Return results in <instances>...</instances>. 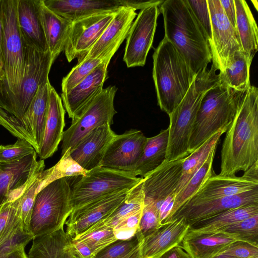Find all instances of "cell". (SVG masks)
I'll return each instance as SVG.
<instances>
[{"label": "cell", "instance_id": "74e56055", "mask_svg": "<svg viewBox=\"0 0 258 258\" xmlns=\"http://www.w3.org/2000/svg\"><path fill=\"white\" fill-rule=\"evenodd\" d=\"M87 171L73 159L69 149L62 155L60 159L55 165L41 172L37 193L54 180L64 177L83 176Z\"/></svg>", "mask_w": 258, "mask_h": 258}, {"label": "cell", "instance_id": "7bdbcfd3", "mask_svg": "<svg viewBox=\"0 0 258 258\" xmlns=\"http://www.w3.org/2000/svg\"><path fill=\"white\" fill-rule=\"evenodd\" d=\"M106 60L109 59L90 58L85 59L79 63H77L62 79V92H66L74 88L91 74L100 63Z\"/></svg>", "mask_w": 258, "mask_h": 258}, {"label": "cell", "instance_id": "8992f818", "mask_svg": "<svg viewBox=\"0 0 258 258\" xmlns=\"http://www.w3.org/2000/svg\"><path fill=\"white\" fill-rule=\"evenodd\" d=\"M24 73L14 93L0 82V108L17 118H21L28 108L39 85L48 78L54 62L49 50L39 51L23 42Z\"/></svg>", "mask_w": 258, "mask_h": 258}, {"label": "cell", "instance_id": "9a60e30c", "mask_svg": "<svg viewBox=\"0 0 258 258\" xmlns=\"http://www.w3.org/2000/svg\"><path fill=\"white\" fill-rule=\"evenodd\" d=\"M251 204H258V187L231 196L187 202L162 224L183 218L190 226L228 210Z\"/></svg>", "mask_w": 258, "mask_h": 258}, {"label": "cell", "instance_id": "6125c7cd", "mask_svg": "<svg viewBox=\"0 0 258 258\" xmlns=\"http://www.w3.org/2000/svg\"><path fill=\"white\" fill-rule=\"evenodd\" d=\"M66 245V246H67ZM65 248L68 250V258H75L74 256H73L71 253H70V252L69 251V250L66 248V247H65Z\"/></svg>", "mask_w": 258, "mask_h": 258}, {"label": "cell", "instance_id": "f6af8a7d", "mask_svg": "<svg viewBox=\"0 0 258 258\" xmlns=\"http://www.w3.org/2000/svg\"><path fill=\"white\" fill-rule=\"evenodd\" d=\"M159 211L150 201L144 202L141 218L138 232L143 238L161 226Z\"/></svg>", "mask_w": 258, "mask_h": 258}, {"label": "cell", "instance_id": "44dd1931", "mask_svg": "<svg viewBox=\"0 0 258 258\" xmlns=\"http://www.w3.org/2000/svg\"><path fill=\"white\" fill-rule=\"evenodd\" d=\"M137 16L131 7L120 6L113 18L83 60L90 58H111L126 38L133 21Z\"/></svg>", "mask_w": 258, "mask_h": 258}, {"label": "cell", "instance_id": "f5cc1de1", "mask_svg": "<svg viewBox=\"0 0 258 258\" xmlns=\"http://www.w3.org/2000/svg\"><path fill=\"white\" fill-rule=\"evenodd\" d=\"M121 6L131 7L137 10H141L149 6L157 5L160 6L164 1L150 0V1H133V0H118Z\"/></svg>", "mask_w": 258, "mask_h": 258}, {"label": "cell", "instance_id": "4316f807", "mask_svg": "<svg viewBox=\"0 0 258 258\" xmlns=\"http://www.w3.org/2000/svg\"><path fill=\"white\" fill-rule=\"evenodd\" d=\"M38 0H17V16L22 41L41 52L48 48L42 29L38 6Z\"/></svg>", "mask_w": 258, "mask_h": 258}, {"label": "cell", "instance_id": "277c9868", "mask_svg": "<svg viewBox=\"0 0 258 258\" xmlns=\"http://www.w3.org/2000/svg\"><path fill=\"white\" fill-rule=\"evenodd\" d=\"M246 91H238L229 87L219 77L202 100L189 139L190 153L216 133L226 132Z\"/></svg>", "mask_w": 258, "mask_h": 258}, {"label": "cell", "instance_id": "11a10c76", "mask_svg": "<svg viewBox=\"0 0 258 258\" xmlns=\"http://www.w3.org/2000/svg\"><path fill=\"white\" fill-rule=\"evenodd\" d=\"M160 258H191L181 246L173 247L164 253Z\"/></svg>", "mask_w": 258, "mask_h": 258}, {"label": "cell", "instance_id": "cb8c5ba5", "mask_svg": "<svg viewBox=\"0 0 258 258\" xmlns=\"http://www.w3.org/2000/svg\"><path fill=\"white\" fill-rule=\"evenodd\" d=\"M189 227L183 218L162 224L143 239L142 257L160 258L166 251L180 245Z\"/></svg>", "mask_w": 258, "mask_h": 258}, {"label": "cell", "instance_id": "ab89813d", "mask_svg": "<svg viewBox=\"0 0 258 258\" xmlns=\"http://www.w3.org/2000/svg\"><path fill=\"white\" fill-rule=\"evenodd\" d=\"M19 197L0 207V245L9 239L21 225Z\"/></svg>", "mask_w": 258, "mask_h": 258}, {"label": "cell", "instance_id": "d590c367", "mask_svg": "<svg viewBox=\"0 0 258 258\" xmlns=\"http://www.w3.org/2000/svg\"><path fill=\"white\" fill-rule=\"evenodd\" d=\"M216 148L210 153L202 167L186 185L174 197L171 211L166 219L171 217L184 203L189 200L213 174V163Z\"/></svg>", "mask_w": 258, "mask_h": 258}, {"label": "cell", "instance_id": "836d02e7", "mask_svg": "<svg viewBox=\"0 0 258 258\" xmlns=\"http://www.w3.org/2000/svg\"><path fill=\"white\" fill-rule=\"evenodd\" d=\"M224 133H225L223 131L216 133L184 158L182 163L180 177L175 192V196L186 185L200 169L211 152L217 148L220 137Z\"/></svg>", "mask_w": 258, "mask_h": 258}, {"label": "cell", "instance_id": "e0dca14e", "mask_svg": "<svg viewBox=\"0 0 258 258\" xmlns=\"http://www.w3.org/2000/svg\"><path fill=\"white\" fill-rule=\"evenodd\" d=\"M147 139L141 131L135 129L116 135L107 147L101 166L132 171L143 154Z\"/></svg>", "mask_w": 258, "mask_h": 258}, {"label": "cell", "instance_id": "1f68e13d", "mask_svg": "<svg viewBox=\"0 0 258 258\" xmlns=\"http://www.w3.org/2000/svg\"><path fill=\"white\" fill-rule=\"evenodd\" d=\"M168 134L167 127L157 135L148 138L143 154L132 171L136 176L145 177L165 161Z\"/></svg>", "mask_w": 258, "mask_h": 258}, {"label": "cell", "instance_id": "d4e9b609", "mask_svg": "<svg viewBox=\"0 0 258 258\" xmlns=\"http://www.w3.org/2000/svg\"><path fill=\"white\" fill-rule=\"evenodd\" d=\"M65 112L61 97L51 86L43 137L37 153L41 160L52 156L57 151L64 133Z\"/></svg>", "mask_w": 258, "mask_h": 258}, {"label": "cell", "instance_id": "c3c4849f", "mask_svg": "<svg viewBox=\"0 0 258 258\" xmlns=\"http://www.w3.org/2000/svg\"><path fill=\"white\" fill-rule=\"evenodd\" d=\"M217 255L235 258H250L258 256V246L246 242L236 241L223 248L215 255Z\"/></svg>", "mask_w": 258, "mask_h": 258}, {"label": "cell", "instance_id": "e7e4bbea", "mask_svg": "<svg viewBox=\"0 0 258 258\" xmlns=\"http://www.w3.org/2000/svg\"><path fill=\"white\" fill-rule=\"evenodd\" d=\"M0 258H5V256H0Z\"/></svg>", "mask_w": 258, "mask_h": 258}, {"label": "cell", "instance_id": "680465c9", "mask_svg": "<svg viewBox=\"0 0 258 258\" xmlns=\"http://www.w3.org/2000/svg\"><path fill=\"white\" fill-rule=\"evenodd\" d=\"M121 258H142L141 252V244L129 253Z\"/></svg>", "mask_w": 258, "mask_h": 258}, {"label": "cell", "instance_id": "816d5d0a", "mask_svg": "<svg viewBox=\"0 0 258 258\" xmlns=\"http://www.w3.org/2000/svg\"><path fill=\"white\" fill-rule=\"evenodd\" d=\"M66 247L75 258H93L94 256L91 249L86 244L73 237Z\"/></svg>", "mask_w": 258, "mask_h": 258}, {"label": "cell", "instance_id": "8d00e7d4", "mask_svg": "<svg viewBox=\"0 0 258 258\" xmlns=\"http://www.w3.org/2000/svg\"><path fill=\"white\" fill-rule=\"evenodd\" d=\"M143 178L129 190L122 202L104 221L103 224L114 228L123 220L142 210L144 206Z\"/></svg>", "mask_w": 258, "mask_h": 258}, {"label": "cell", "instance_id": "f1b7e54d", "mask_svg": "<svg viewBox=\"0 0 258 258\" xmlns=\"http://www.w3.org/2000/svg\"><path fill=\"white\" fill-rule=\"evenodd\" d=\"M236 241L238 240L221 232L201 233L188 230L180 246L191 258H211Z\"/></svg>", "mask_w": 258, "mask_h": 258}, {"label": "cell", "instance_id": "484cf974", "mask_svg": "<svg viewBox=\"0 0 258 258\" xmlns=\"http://www.w3.org/2000/svg\"><path fill=\"white\" fill-rule=\"evenodd\" d=\"M50 11L73 23L95 14L114 12L121 6L118 0H43Z\"/></svg>", "mask_w": 258, "mask_h": 258}, {"label": "cell", "instance_id": "6f0895ef", "mask_svg": "<svg viewBox=\"0 0 258 258\" xmlns=\"http://www.w3.org/2000/svg\"><path fill=\"white\" fill-rule=\"evenodd\" d=\"M5 258H28L25 247L21 246L5 255Z\"/></svg>", "mask_w": 258, "mask_h": 258}, {"label": "cell", "instance_id": "7dc6e473", "mask_svg": "<svg viewBox=\"0 0 258 258\" xmlns=\"http://www.w3.org/2000/svg\"><path fill=\"white\" fill-rule=\"evenodd\" d=\"M194 15L204 30L209 41L212 39L211 17L207 0H186Z\"/></svg>", "mask_w": 258, "mask_h": 258}, {"label": "cell", "instance_id": "8fae6325", "mask_svg": "<svg viewBox=\"0 0 258 258\" xmlns=\"http://www.w3.org/2000/svg\"><path fill=\"white\" fill-rule=\"evenodd\" d=\"M17 0H2L4 70L1 83L11 93L19 87L24 73V52L17 16Z\"/></svg>", "mask_w": 258, "mask_h": 258}, {"label": "cell", "instance_id": "f907efd6", "mask_svg": "<svg viewBox=\"0 0 258 258\" xmlns=\"http://www.w3.org/2000/svg\"><path fill=\"white\" fill-rule=\"evenodd\" d=\"M33 238L31 233L24 231L20 225L15 233L0 245V256H5L21 246L25 247Z\"/></svg>", "mask_w": 258, "mask_h": 258}, {"label": "cell", "instance_id": "f546056e", "mask_svg": "<svg viewBox=\"0 0 258 258\" xmlns=\"http://www.w3.org/2000/svg\"><path fill=\"white\" fill-rule=\"evenodd\" d=\"M236 10V31L241 50L251 62L257 50L258 29L246 2L234 0Z\"/></svg>", "mask_w": 258, "mask_h": 258}, {"label": "cell", "instance_id": "e575fe53", "mask_svg": "<svg viewBox=\"0 0 258 258\" xmlns=\"http://www.w3.org/2000/svg\"><path fill=\"white\" fill-rule=\"evenodd\" d=\"M251 63L241 50L237 51L231 62L223 72L219 73L220 81L234 90L242 92L246 91L251 86Z\"/></svg>", "mask_w": 258, "mask_h": 258}, {"label": "cell", "instance_id": "3957f363", "mask_svg": "<svg viewBox=\"0 0 258 258\" xmlns=\"http://www.w3.org/2000/svg\"><path fill=\"white\" fill-rule=\"evenodd\" d=\"M153 78L160 109L168 116L184 98L197 75L164 37L153 55Z\"/></svg>", "mask_w": 258, "mask_h": 258}, {"label": "cell", "instance_id": "be15d7a7", "mask_svg": "<svg viewBox=\"0 0 258 258\" xmlns=\"http://www.w3.org/2000/svg\"><path fill=\"white\" fill-rule=\"evenodd\" d=\"M250 258H258V256H253Z\"/></svg>", "mask_w": 258, "mask_h": 258}, {"label": "cell", "instance_id": "ffe728a7", "mask_svg": "<svg viewBox=\"0 0 258 258\" xmlns=\"http://www.w3.org/2000/svg\"><path fill=\"white\" fill-rule=\"evenodd\" d=\"M258 187V162L242 176L212 175L187 202H196L231 196Z\"/></svg>", "mask_w": 258, "mask_h": 258}, {"label": "cell", "instance_id": "83f0119b", "mask_svg": "<svg viewBox=\"0 0 258 258\" xmlns=\"http://www.w3.org/2000/svg\"><path fill=\"white\" fill-rule=\"evenodd\" d=\"M40 19L46 41L54 61L64 49L65 44L72 23L56 15L38 0Z\"/></svg>", "mask_w": 258, "mask_h": 258}, {"label": "cell", "instance_id": "52a82bcc", "mask_svg": "<svg viewBox=\"0 0 258 258\" xmlns=\"http://www.w3.org/2000/svg\"><path fill=\"white\" fill-rule=\"evenodd\" d=\"M71 190L64 177L50 182L36 194L29 226L34 237L63 227L72 211Z\"/></svg>", "mask_w": 258, "mask_h": 258}, {"label": "cell", "instance_id": "60d3db41", "mask_svg": "<svg viewBox=\"0 0 258 258\" xmlns=\"http://www.w3.org/2000/svg\"><path fill=\"white\" fill-rule=\"evenodd\" d=\"M218 232L226 234L238 241L258 246V214L236 223Z\"/></svg>", "mask_w": 258, "mask_h": 258}, {"label": "cell", "instance_id": "bcb514c9", "mask_svg": "<svg viewBox=\"0 0 258 258\" xmlns=\"http://www.w3.org/2000/svg\"><path fill=\"white\" fill-rule=\"evenodd\" d=\"M27 141L17 138L14 144L0 145V163H8L20 159L35 152Z\"/></svg>", "mask_w": 258, "mask_h": 258}, {"label": "cell", "instance_id": "7c38bea8", "mask_svg": "<svg viewBox=\"0 0 258 258\" xmlns=\"http://www.w3.org/2000/svg\"><path fill=\"white\" fill-rule=\"evenodd\" d=\"M211 17L212 39L210 42L213 64L219 73L231 62L235 53L241 50L235 29L231 25L220 0H207Z\"/></svg>", "mask_w": 258, "mask_h": 258}, {"label": "cell", "instance_id": "7a4b0ae2", "mask_svg": "<svg viewBox=\"0 0 258 258\" xmlns=\"http://www.w3.org/2000/svg\"><path fill=\"white\" fill-rule=\"evenodd\" d=\"M164 38L170 41L197 75L212 59L209 41L186 0H165L159 6Z\"/></svg>", "mask_w": 258, "mask_h": 258}, {"label": "cell", "instance_id": "db71d44e", "mask_svg": "<svg viewBox=\"0 0 258 258\" xmlns=\"http://www.w3.org/2000/svg\"><path fill=\"white\" fill-rule=\"evenodd\" d=\"M227 19L236 30V10L234 0H220Z\"/></svg>", "mask_w": 258, "mask_h": 258}, {"label": "cell", "instance_id": "9c48e42d", "mask_svg": "<svg viewBox=\"0 0 258 258\" xmlns=\"http://www.w3.org/2000/svg\"><path fill=\"white\" fill-rule=\"evenodd\" d=\"M117 90L115 86L103 89L72 119L71 125L63 134L61 155L69 149L72 150L93 130L106 123L113 124L117 113L114 106Z\"/></svg>", "mask_w": 258, "mask_h": 258}, {"label": "cell", "instance_id": "9f6ffc18", "mask_svg": "<svg viewBox=\"0 0 258 258\" xmlns=\"http://www.w3.org/2000/svg\"><path fill=\"white\" fill-rule=\"evenodd\" d=\"M2 0H0V66L4 70V54H3V24L1 9Z\"/></svg>", "mask_w": 258, "mask_h": 258}, {"label": "cell", "instance_id": "7402d4cb", "mask_svg": "<svg viewBox=\"0 0 258 258\" xmlns=\"http://www.w3.org/2000/svg\"><path fill=\"white\" fill-rule=\"evenodd\" d=\"M116 135L110 124L99 126L89 133L70 151L71 156L86 171L101 166L107 147Z\"/></svg>", "mask_w": 258, "mask_h": 258}, {"label": "cell", "instance_id": "d6a6232c", "mask_svg": "<svg viewBox=\"0 0 258 258\" xmlns=\"http://www.w3.org/2000/svg\"><path fill=\"white\" fill-rule=\"evenodd\" d=\"M71 238L63 227L34 237L28 258H68V250L65 247Z\"/></svg>", "mask_w": 258, "mask_h": 258}, {"label": "cell", "instance_id": "b9f144b4", "mask_svg": "<svg viewBox=\"0 0 258 258\" xmlns=\"http://www.w3.org/2000/svg\"><path fill=\"white\" fill-rule=\"evenodd\" d=\"M42 171L30 180L19 197L18 207L22 228L24 231L28 233H30L29 226L31 216L37 188L40 182V174Z\"/></svg>", "mask_w": 258, "mask_h": 258}, {"label": "cell", "instance_id": "94428289", "mask_svg": "<svg viewBox=\"0 0 258 258\" xmlns=\"http://www.w3.org/2000/svg\"><path fill=\"white\" fill-rule=\"evenodd\" d=\"M211 258H235L233 257H231L227 255H215Z\"/></svg>", "mask_w": 258, "mask_h": 258}, {"label": "cell", "instance_id": "d6986e66", "mask_svg": "<svg viewBox=\"0 0 258 258\" xmlns=\"http://www.w3.org/2000/svg\"><path fill=\"white\" fill-rule=\"evenodd\" d=\"M130 190L113 193L72 211L65 223L66 233L75 238L104 221L122 202Z\"/></svg>", "mask_w": 258, "mask_h": 258}, {"label": "cell", "instance_id": "603a6c76", "mask_svg": "<svg viewBox=\"0 0 258 258\" xmlns=\"http://www.w3.org/2000/svg\"><path fill=\"white\" fill-rule=\"evenodd\" d=\"M110 61L104 60L76 86L61 93L64 108L72 119L103 90Z\"/></svg>", "mask_w": 258, "mask_h": 258}, {"label": "cell", "instance_id": "ac0fdd59", "mask_svg": "<svg viewBox=\"0 0 258 258\" xmlns=\"http://www.w3.org/2000/svg\"><path fill=\"white\" fill-rule=\"evenodd\" d=\"M184 159L164 161L143 178L144 202H153L159 211L165 202L173 201Z\"/></svg>", "mask_w": 258, "mask_h": 258}, {"label": "cell", "instance_id": "ee69618b", "mask_svg": "<svg viewBox=\"0 0 258 258\" xmlns=\"http://www.w3.org/2000/svg\"><path fill=\"white\" fill-rule=\"evenodd\" d=\"M143 239L137 231L132 237L125 239H117L97 252L93 258H121L129 253Z\"/></svg>", "mask_w": 258, "mask_h": 258}, {"label": "cell", "instance_id": "ba28073f", "mask_svg": "<svg viewBox=\"0 0 258 258\" xmlns=\"http://www.w3.org/2000/svg\"><path fill=\"white\" fill-rule=\"evenodd\" d=\"M142 178L132 171L102 166L88 171L72 188L70 204L72 211L113 193L131 189Z\"/></svg>", "mask_w": 258, "mask_h": 258}, {"label": "cell", "instance_id": "30bf717a", "mask_svg": "<svg viewBox=\"0 0 258 258\" xmlns=\"http://www.w3.org/2000/svg\"><path fill=\"white\" fill-rule=\"evenodd\" d=\"M51 86L48 78L39 85L21 118H17L0 108V124L17 138L29 142L37 153L43 137Z\"/></svg>", "mask_w": 258, "mask_h": 258}, {"label": "cell", "instance_id": "5bb4252c", "mask_svg": "<svg viewBox=\"0 0 258 258\" xmlns=\"http://www.w3.org/2000/svg\"><path fill=\"white\" fill-rule=\"evenodd\" d=\"M117 11L95 14L72 23L64 49L69 62L76 58L77 63L81 61L101 36Z\"/></svg>", "mask_w": 258, "mask_h": 258}, {"label": "cell", "instance_id": "6da1fadb", "mask_svg": "<svg viewBox=\"0 0 258 258\" xmlns=\"http://www.w3.org/2000/svg\"><path fill=\"white\" fill-rule=\"evenodd\" d=\"M221 151L222 176L246 171L258 161V89L251 86L228 129Z\"/></svg>", "mask_w": 258, "mask_h": 258}, {"label": "cell", "instance_id": "f35d334b", "mask_svg": "<svg viewBox=\"0 0 258 258\" xmlns=\"http://www.w3.org/2000/svg\"><path fill=\"white\" fill-rule=\"evenodd\" d=\"M86 244L95 254L110 243L117 240L113 228L99 222L88 230L73 238Z\"/></svg>", "mask_w": 258, "mask_h": 258}, {"label": "cell", "instance_id": "4dcf8cb0", "mask_svg": "<svg viewBox=\"0 0 258 258\" xmlns=\"http://www.w3.org/2000/svg\"><path fill=\"white\" fill-rule=\"evenodd\" d=\"M256 214H258V204H248L200 221L190 225L189 230L201 233H216Z\"/></svg>", "mask_w": 258, "mask_h": 258}, {"label": "cell", "instance_id": "5b68a950", "mask_svg": "<svg viewBox=\"0 0 258 258\" xmlns=\"http://www.w3.org/2000/svg\"><path fill=\"white\" fill-rule=\"evenodd\" d=\"M212 64L198 74L180 103L169 115L168 141L165 161L183 158L189 154V142L202 100L219 80Z\"/></svg>", "mask_w": 258, "mask_h": 258}, {"label": "cell", "instance_id": "681fc988", "mask_svg": "<svg viewBox=\"0 0 258 258\" xmlns=\"http://www.w3.org/2000/svg\"><path fill=\"white\" fill-rule=\"evenodd\" d=\"M142 210L143 209L126 218L113 228L118 239L129 238L137 233Z\"/></svg>", "mask_w": 258, "mask_h": 258}, {"label": "cell", "instance_id": "91938a15", "mask_svg": "<svg viewBox=\"0 0 258 258\" xmlns=\"http://www.w3.org/2000/svg\"><path fill=\"white\" fill-rule=\"evenodd\" d=\"M5 80V74L4 70L0 66V80Z\"/></svg>", "mask_w": 258, "mask_h": 258}, {"label": "cell", "instance_id": "4fadbf2b", "mask_svg": "<svg viewBox=\"0 0 258 258\" xmlns=\"http://www.w3.org/2000/svg\"><path fill=\"white\" fill-rule=\"evenodd\" d=\"M159 6L154 5L140 11L126 37L123 60L128 68L143 67L152 45Z\"/></svg>", "mask_w": 258, "mask_h": 258}, {"label": "cell", "instance_id": "2e32d148", "mask_svg": "<svg viewBox=\"0 0 258 258\" xmlns=\"http://www.w3.org/2000/svg\"><path fill=\"white\" fill-rule=\"evenodd\" d=\"M36 151L8 163H0V207L18 198L30 180L44 170L43 160H36Z\"/></svg>", "mask_w": 258, "mask_h": 258}]
</instances>
